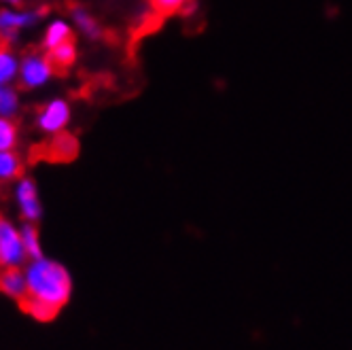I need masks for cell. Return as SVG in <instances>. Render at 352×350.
Instances as JSON below:
<instances>
[{
  "instance_id": "obj_12",
  "label": "cell",
  "mask_w": 352,
  "mask_h": 350,
  "mask_svg": "<svg viewBox=\"0 0 352 350\" xmlns=\"http://www.w3.org/2000/svg\"><path fill=\"white\" fill-rule=\"evenodd\" d=\"M49 60L56 66V70H68L70 66H74L77 62V56H79V47L74 41H66L58 47H54L52 52H47Z\"/></svg>"
},
{
  "instance_id": "obj_6",
  "label": "cell",
  "mask_w": 352,
  "mask_h": 350,
  "mask_svg": "<svg viewBox=\"0 0 352 350\" xmlns=\"http://www.w3.org/2000/svg\"><path fill=\"white\" fill-rule=\"evenodd\" d=\"M28 263L19 225L0 215V267H23Z\"/></svg>"
},
{
  "instance_id": "obj_9",
  "label": "cell",
  "mask_w": 352,
  "mask_h": 350,
  "mask_svg": "<svg viewBox=\"0 0 352 350\" xmlns=\"http://www.w3.org/2000/svg\"><path fill=\"white\" fill-rule=\"evenodd\" d=\"M0 293L15 299V302H23L28 295V283L23 267H0Z\"/></svg>"
},
{
  "instance_id": "obj_18",
  "label": "cell",
  "mask_w": 352,
  "mask_h": 350,
  "mask_svg": "<svg viewBox=\"0 0 352 350\" xmlns=\"http://www.w3.org/2000/svg\"><path fill=\"white\" fill-rule=\"evenodd\" d=\"M23 0H0V7H21Z\"/></svg>"
},
{
  "instance_id": "obj_17",
  "label": "cell",
  "mask_w": 352,
  "mask_h": 350,
  "mask_svg": "<svg viewBox=\"0 0 352 350\" xmlns=\"http://www.w3.org/2000/svg\"><path fill=\"white\" fill-rule=\"evenodd\" d=\"M151 3H153V7L160 13H176V11L187 9L191 0H151Z\"/></svg>"
},
{
  "instance_id": "obj_14",
  "label": "cell",
  "mask_w": 352,
  "mask_h": 350,
  "mask_svg": "<svg viewBox=\"0 0 352 350\" xmlns=\"http://www.w3.org/2000/svg\"><path fill=\"white\" fill-rule=\"evenodd\" d=\"M21 113V94L19 87L15 85H7L0 87V117L5 119H17Z\"/></svg>"
},
{
  "instance_id": "obj_3",
  "label": "cell",
  "mask_w": 352,
  "mask_h": 350,
  "mask_svg": "<svg viewBox=\"0 0 352 350\" xmlns=\"http://www.w3.org/2000/svg\"><path fill=\"white\" fill-rule=\"evenodd\" d=\"M56 77V66L49 60L47 52H28L19 60L17 87L26 91L45 89Z\"/></svg>"
},
{
  "instance_id": "obj_16",
  "label": "cell",
  "mask_w": 352,
  "mask_h": 350,
  "mask_svg": "<svg viewBox=\"0 0 352 350\" xmlns=\"http://www.w3.org/2000/svg\"><path fill=\"white\" fill-rule=\"evenodd\" d=\"M17 142H19L17 123L13 119L0 117V151H11V149H17Z\"/></svg>"
},
{
  "instance_id": "obj_10",
  "label": "cell",
  "mask_w": 352,
  "mask_h": 350,
  "mask_svg": "<svg viewBox=\"0 0 352 350\" xmlns=\"http://www.w3.org/2000/svg\"><path fill=\"white\" fill-rule=\"evenodd\" d=\"M21 56L9 45H0V87L17 85Z\"/></svg>"
},
{
  "instance_id": "obj_1",
  "label": "cell",
  "mask_w": 352,
  "mask_h": 350,
  "mask_svg": "<svg viewBox=\"0 0 352 350\" xmlns=\"http://www.w3.org/2000/svg\"><path fill=\"white\" fill-rule=\"evenodd\" d=\"M23 274L28 283V295L19 302L21 310L41 322L54 320L72 295V276L68 267L43 255L38 259H28Z\"/></svg>"
},
{
  "instance_id": "obj_15",
  "label": "cell",
  "mask_w": 352,
  "mask_h": 350,
  "mask_svg": "<svg viewBox=\"0 0 352 350\" xmlns=\"http://www.w3.org/2000/svg\"><path fill=\"white\" fill-rule=\"evenodd\" d=\"M77 151H79V142H77V138H74L72 134L62 132V134H58V136L52 138V146H49V153H52L56 160L68 162V160H72L74 155H77Z\"/></svg>"
},
{
  "instance_id": "obj_4",
  "label": "cell",
  "mask_w": 352,
  "mask_h": 350,
  "mask_svg": "<svg viewBox=\"0 0 352 350\" xmlns=\"http://www.w3.org/2000/svg\"><path fill=\"white\" fill-rule=\"evenodd\" d=\"M70 121H72V105L68 98H62V96L49 98L47 102H43L38 107V111L34 115L36 130L47 138H54V136L66 132Z\"/></svg>"
},
{
  "instance_id": "obj_2",
  "label": "cell",
  "mask_w": 352,
  "mask_h": 350,
  "mask_svg": "<svg viewBox=\"0 0 352 350\" xmlns=\"http://www.w3.org/2000/svg\"><path fill=\"white\" fill-rule=\"evenodd\" d=\"M45 7H0V45H17L45 19Z\"/></svg>"
},
{
  "instance_id": "obj_8",
  "label": "cell",
  "mask_w": 352,
  "mask_h": 350,
  "mask_svg": "<svg viewBox=\"0 0 352 350\" xmlns=\"http://www.w3.org/2000/svg\"><path fill=\"white\" fill-rule=\"evenodd\" d=\"M72 34H74V28H72L70 19H66V17L49 19L43 28V34H41L43 52H52L54 47H58L66 41H72Z\"/></svg>"
},
{
  "instance_id": "obj_13",
  "label": "cell",
  "mask_w": 352,
  "mask_h": 350,
  "mask_svg": "<svg viewBox=\"0 0 352 350\" xmlns=\"http://www.w3.org/2000/svg\"><path fill=\"white\" fill-rule=\"evenodd\" d=\"M19 232H21V242H23V248H26L28 259L43 257L45 253H43L41 234H38V223H26V221H23L19 225Z\"/></svg>"
},
{
  "instance_id": "obj_5",
  "label": "cell",
  "mask_w": 352,
  "mask_h": 350,
  "mask_svg": "<svg viewBox=\"0 0 352 350\" xmlns=\"http://www.w3.org/2000/svg\"><path fill=\"white\" fill-rule=\"evenodd\" d=\"M13 202L21 221H26V223H38L45 215L38 183L30 174H21L13 183Z\"/></svg>"
},
{
  "instance_id": "obj_11",
  "label": "cell",
  "mask_w": 352,
  "mask_h": 350,
  "mask_svg": "<svg viewBox=\"0 0 352 350\" xmlns=\"http://www.w3.org/2000/svg\"><path fill=\"white\" fill-rule=\"evenodd\" d=\"M23 174V160L11 149V151H0V185L15 183Z\"/></svg>"
},
{
  "instance_id": "obj_7",
  "label": "cell",
  "mask_w": 352,
  "mask_h": 350,
  "mask_svg": "<svg viewBox=\"0 0 352 350\" xmlns=\"http://www.w3.org/2000/svg\"><path fill=\"white\" fill-rule=\"evenodd\" d=\"M68 19L72 23L74 32L81 34L85 41H91V43L102 41V36H104L102 23L96 19V15L87 7H83V5H72L70 11H68Z\"/></svg>"
}]
</instances>
